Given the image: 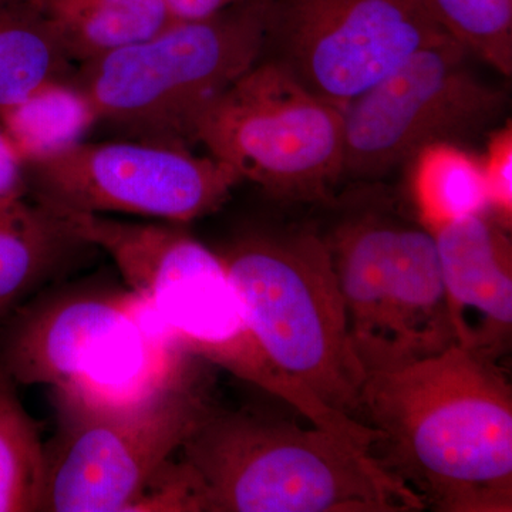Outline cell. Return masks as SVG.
Wrapping results in <instances>:
<instances>
[{
    "mask_svg": "<svg viewBox=\"0 0 512 512\" xmlns=\"http://www.w3.org/2000/svg\"><path fill=\"white\" fill-rule=\"evenodd\" d=\"M365 372L373 456L426 508L512 511V389L495 360L453 345Z\"/></svg>",
    "mask_w": 512,
    "mask_h": 512,
    "instance_id": "6da1fadb",
    "label": "cell"
},
{
    "mask_svg": "<svg viewBox=\"0 0 512 512\" xmlns=\"http://www.w3.org/2000/svg\"><path fill=\"white\" fill-rule=\"evenodd\" d=\"M419 495L369 450L315 426L210 407L137 511L410 512Z\"/></svg>",
    "mask_w": 512,
    "mask_h": 512,
    "instance_id": "7a4b0ae2",
    "label": "cell"
},
{
    "mask_svg": "<svg viewBox=\"0 0 512 512\" xmlns=\"http://www.w3.org/2000/svg\"><path fill=\"white\" fill-rule=\"evenodd\" d=\"M56 215L76 237L110 256L127 288L188 356L274 394L315 426L343 437L355 433V421L329 409L265 355L220 254L170 222L121 221L84 212Z\"/></svg>",
    "mask_w": 512,
    "mask_h": 512,
    "instance_id": "3957f363",
    "label": "cell"
},
{
    "mask_svg": "<svg viewBox=\"0 0 512 512\" xmlns=\"http://www.w3.org/2000/svg\"><path fill=\"white\" fill-rule=\"evenodd\" d=\"M271 5L244 0L212 18L170 23L79 64L72 82L89 100L96 127L191 150L202 114L264 56Z\"/></svg>",
    "mask_w": 512,
    "mask_h": 512,
    "instance_id": "277c9868",
    "label": "cell"
},
{
    "mask_svg": "<svg viewBox=\"0 0 512 512\" xmlns=\"http://www.w3.org/2000/svg\"><path fill=\"white\" fill-rule=\"evenodd\" d=\"M184 352L134 292L42 302L10 328L0 366L18 384H47L63 407L120 412L188 373Z\"/></svg>",
    "mask_w": 512,
    "mask_h": 512,
    "instance_id": "5b68a950",
    "label": "cell"
},
{
    "mask_svg": "<svg viewBox=\"0 0 512 512\" xmlns=\"http://www.w3.org/2000/svg\"><path fill=\"white\" fill-rule=\"evenodd\" d=\"M220 256L269 360L329 409L360 421L366 372L329 242L311 232H256Z\"/></svg>",
    "mask_w": 512,
    "mask_h": 512,
    "instance_id": "8992f818",
    "label": "cell"
},
{
    "mask_svg": "<svg viewBox=\"0 0 512 512\" xmlns=\"http://www.w3.org/2000/svg\"><path fill=\"white\" fill-rule=\"evenodd\" d=\"M194 140L241 180L312 200L342 174L343 109L262 57L202 114Z\"/></svg>",
    "mask_w": 512,
    "mask_h": 512,
    "instance_id": "52a82bcc",
    "label": "cell"
},
{
    "mask_svg": "<svg viewBox=\"0 0 512 512\" xmlns=\"http://www.w3.org/2000/svg\"><path fill=\"white\" fill-rule=\"evenodd\" d=\"M210 407L190 372L120 412L60 406L63 423L46 447L40 511H136Z\"/></svg>",
    "mask_w": 512,
    "mask_h": 512,
    "instance_id": "ba28073f",
    "label": "cell"
},
{
    "mask_svg": "<svg viewBox=\"0 0 512 512\" xmlns=\"http://www.w3.org/2000/svg\"><path fill=\"white\" fill-rule=\"evenodd\" d=\"M29 194L56 212L124 214L183 225L218 210L241 177L190 148L82 140L26 163Z\"/></svg>",
    "mask_w": 512,
    "mask_h": 512,
    "instance_id": "9c48e42d",
    "label": "cell"
},
{
    "mask_svg": "<svg viewBox=\"0 0 512 512\" xmlns=\"http://www.w3.org/2000/svg\"><path fill=\"white\" fill-rule=\"evenodd\" d=\"M467 50L447 39L414 53L382 82L343 107L342 174L380 177L436 144L490 126L505 93L468 66Z\"/></svg>",
    "mask_w": 512,
    "mask_h": 512,
    "instance_id": "30bf717a",
    "label": "cell"
},
{
    "mask_svg": "<svg viewBox=\"0 0 512 512\" xmlns=\"http://www.w3.org/2000/svg\"><path fill=\"white\" fill-rule=\"evenodd\" d=\"M447 39L423 0H272L264 55L343 109Z\"/></svg>",
    "mask_w": 512,
    "mask_h": 512,
    "instance_id": "8fae6325",
    "label": "cell"
},
{
    "mask_svg": "<svg viewBox=\"0 0 512 512\" xmlns=\"http://www.w3.org/2000/svg\"><path fill=\"white\" fill-rule=\"evenodd\" d=\"M507 227L483 214L430 232L457 345L497 360L512 335V247Z\"/></svg>",
    "mask_w": 512,
    "mask_h": 512,
    "instance_id": "7c38bea8",
    "label": "cell"
},
{
    "mask_svg": "<svg viewBox=\"0 0 512 512\" xmlns=\"http://www.w3.org/2000/svg\"><path fill=\"white\" fill-rule=\"evenodd\" d=\"M453 345L457 343L433 235L424 227L399 224L384 309L382 355L366 369L437 355Z\"/></svg>",
    "mask_w": 512,
    "mask_h": 512,
    "instance_id": "4fadbf2b",
    "label": "cell"
},
{
    "mask_svg": "<svg viewBox=\"0 0 512 512\" xmlns=\"http://www.w3.org/2000/svg\"><path fill=\"white\" fill-rule=\"evenodd\" d=\"M397 225L380 215H362L343 224L329 242L350 336L365 369L382 355Z\"/></svg>",
    "mask_w": 512,
    "mask_h": 512,
    "instance_id": "5bb4252c",
    "label": "cell"
},
{
    "mask_svg": "<svg viewBox=\"0 0 512 512\" xmlns=\"http://www.w3.org/2000/svg\"><path fill=\"white\" fill-rule=\"evenodd\" d=\"M67 57L83 64L156 35L173 23L163 0H28Z\"/></svg>",
    "mask_w": 512,
    "mask_h": 512,
    "instance_id": "9a60e30c",
    "label": "cell"
},
{
    "mask_svg": "<svg viewBox=\"0 0 512 512\" xmlns=\"http://www.w3.org/2000/svg\"><path fill=\"white\" fill-rule=\"evenodd\" d=\"M83 247L90 245L42 205L0 204V319Z\"/></svg>",
    "mask_w": 512,
    "mask_h": 512,
    "instance_id": "2e32d148",
    "label": "cell"
},
{
    "mask_svg": "<svg viewBox=\"0 0 512 512\" xmlns=\"http://www.w3.org/2000/svg\"><path fill=\"white\" fill-rule=\"evenodd\" d=\"M73 66L28 0L0 2V110L45 83L72 79Z\"/></svg>",
    "mask_w": 512,
    "mask_h": 512,
    "instance_id": "e0dca14e",
    "label": "cell"
},
{
    "mask_svg": "<svg viewBox=\"0 0 512 512\" xmlns=\"http://www.w3.org/2000/svg\"><path fill=\"white\" fill-rule=\"evenodd\" d=\"M0 127L26 164L86 140L96 116L72 79L55 80L0 110Z\"/></svg>",
    "mask_w": 512,
    "mask_h": 512,
    "instance_id": "ac0fdd59",
    "label": "cell"
},
{
    "mask_svg": "<svg viewBox=\"0 0 512 512\" xmlns=\"http://www.w3.org/2000/svg\"><path fill=\"white\" fill-rule=\"evenodd\" d=\"M412 161L413 200L427 231L487 211L483 161L450 143L426 148Z\"/></svg>",
    "mask_w": 512,
    "mask_h": 512,
    "instance_id": "d6986e66",
    "label": "cell"
},
{
    "mask_svg": "<svg viewBox=\"0 0 512 512\" xmlns=\"http://www.w3.org/2000/svg\"><path fill=\"white\" fill-rule=\"evenodd\" d=\"M16 386L0 366V512L40 511L46 446Z\"/></svg>",
    "mask_w": 512,
    "mask_h": 512,
    "instance_id": "ffe728a7",
    "label": "cell"
},
{
    "mask_svg": "<svg viewBox=\"0 0 512 512\" xmlns=\"http://www.w3.org/2000/svg\"><path fill=\"white\" fill-rule=\"evenodd\" d=\"M431 15L466 50L498 72H512V0H423Z\"/></svg>",
    "mask_w": 512,
    "mask_h": 512,
    "instance_id": "44dd1931",
    "label": "cell"
},
{
    "mask_svg": "<svg viewBox=\"0 0 512 512\" xmlns=\"http://www.w3.org/2000/svg\"><path fill=\"white\" fill-rule=\"evenodd\" d=\"M487 183L488 208L510 227L512 218V131H500L491 140L487 157L483 161Z\"/></svg>",
    "mask_w": 512,
    "mask_h": 512,
    "instance_id": "7402d4cb",
    "label": "cell"
},
{
    "mask_svg": "<svg viewBox=\"0 0 512 512\" xmlns=\"http://www.w3.org/2000/svg\"><path fill=\"white\" fill-rule=\"evenodd\" d=\"M28 194L25 160L0 127V204L26 200Z\"/></svg>",
    "mask_w": 512,
    "mask_h": 512,
    "instance_id": "603a6c76",
    "label": "cell"
},
{
    "mask_svg": "<svg viewBox=\"0 0 512 512\" xmlns=\"http://www.w3.org/2000/svg\"><path fill=\"white\" fill-rule=\"evenodd\" d=\"M244 0H163L173 22H194L212 18Z\"/></svg>",
    "mask_w": 512,
    "mask_h": 512,
    "instance_id": "cb8c5ba5",
    "label": "cell"
},
{
    "mask_svg": "<svg viewBox=\"0 0 512 512\" xmlns=\"http://www.w3.org/2000/svg\"><path fill=\"white\" fill-rule=\"evenodd\" d=\"M0 2H6V0H0Z\"/></svg>",
    "mask_w": 512,
    "mask_h": 512,
    "instance_id": "d4e9b609",
    "label": "cell"
}]
</instances>
